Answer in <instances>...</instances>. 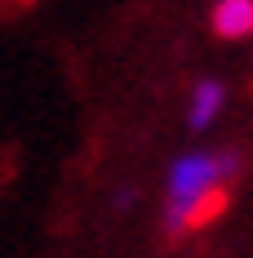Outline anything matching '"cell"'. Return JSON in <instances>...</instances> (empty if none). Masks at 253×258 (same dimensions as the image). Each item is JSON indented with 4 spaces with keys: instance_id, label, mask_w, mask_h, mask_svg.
<instances>
[{
    "instance_id": "3957f363",
    "label": "cell",
    "mask_w": 253,
    "mask_h": 258,
    "mask_svg": "<svg viewBox=\"0 0 253 258\" xmlns=\"http://www.w3.org/2000/svg\"><path fill=\"white\" fill-rule=\"evenodd\" d=\"M209 31L227 45L253 40V0H213L209 5Z\"/></svg>"
},
{
    "instance_id": "277c9868",
    "label": "cell",
    "mask_w": 253,
    "mask_h": 258,
    "mask_svg": "<svg viewBox=\"0 0 253 258\" xmlns=\"http://www.w3.org/2000/svg\"><path fill=\"white\" fill-rule=\"evenodd\" d=\"M138 196H142V191H138L133 182H116L111 196H107V209H111V214H129V209L138 205Z\"/></svg>"
},
{
    "instance_id": "6da1fadb",
    "label": "cell",
    "mask_w": 253,
    "mask_h": 258,
    "mask_svg": "<svg viewBox=\"0 0 253 258\" xmlns=\"http://www.w3.org/2000/svg\"><path fill=\"white\" fill-rule=\"evenodd\" d=\"M249 156L235 143H218V147H187L169 160L164 169V205H160V236L178 245L196 232V214L200 205L244 174Z\"/></svg>"
},
{
    "instance_id": "7a4b0ae2",
    "label": "cell",
    "mask_w": 253,
    "mask_h": 258,
    "mask_svg": "<svg viewBox=\"0 0 253 258\" xmlns=\"http://www.w3.org/2000/svg\"><path fill=\"white\" fill-rule=\"evenodd\" d=\"M227 103H231L227 80L200 76L196 85H191V94H187V111H182V120H187V129H191V134H204V129H213L218 120H222Z\"/></svg>"
}]
</instances>
